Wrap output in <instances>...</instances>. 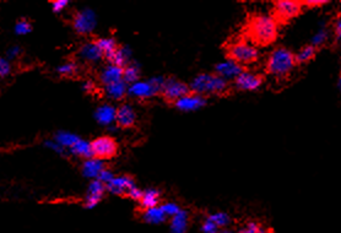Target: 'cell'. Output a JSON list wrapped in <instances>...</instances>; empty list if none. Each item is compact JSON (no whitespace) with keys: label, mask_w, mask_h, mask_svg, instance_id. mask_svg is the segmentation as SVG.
I'll use <instances>...</instances> for the list:
<instances>
[{"label":"cell","mask_w":341,"mask_h":233,"mask_svg":"<svg viewBox=\"0 0 341 233\" xmlns=\"http://www.w3.org/2000/svg\"><path fill=\"white\" fill-rule=\"evenodd\" d=\"M117 117V108L112 107L111 105H103L101 107H98L95 112V118L96 120L102 125H108L116 122Z\"/></svg>","instance_id":"17"},{"label":"cell","mask_w":341,"mask_h":233,"mask_svg":"<svg viewBox=\"0 0 341 233\" xmlns=\"http://www.w3.org/2000/svg\"><path fill=\"white\" fill-rule=\"evenodd\" d=\"M263 84H264V77L260 74H254L246 70L234 80V86L240 91H255L260 89Z\"/></svg>","instance_id":"9"},{"label":"cell","mask_w":341,"mask_h":233,"mask_svg":"<svg viewBox=\"0 0 341 233\" xmlns=\"http://www.w3.org/2000/svg\"><path fill=\"white\" fill-rule=\"evenodd\" d=\"M123 75H124V69L119 68V66L117 65L110 64L102 70L99 79H101V83L103 84L104 86H108V85L123 81Z\"/></svg>","instance_id":"15"},{"label":"cell","mask_w":341,"mask_h":233,"mask_svg":"<svg viewBox=\"0 0 341 233\" xmlns=\"http://www.w3.org/2000/svg\"><path fill=\"white\" fill-rule=\"evenodd\" d=\"M329 38H330V31H329L328 27H325L324 23H322L321 29L313 35L312 39H310V45L316 48L323 47L329 41Z\"/></svg>","instance_id":"25"},{"label":"cell","mask_w":341,"mask_h":233,"mask_svg":"<svg viewBox=\"0 0 341 233\" xmlns=\"http://www.w3.org/2000/svg\"><path fill=\"white\" fill-rule=\"evenodd\" d=\"M113 173H112L111 171H108V169H104V171H102V173L98 175V178L97 179L98 180H101L102 183H104L106 186H107L108 183H110V182L113 179Z\"/></svg>","instance_id":"37"},{"label":"cell","mask_w":341,"mask_h":233,"mask_svg":"<svg viewBox=\"0 0 341 233\" xmlns=\"http://www.w3.org/2000/svg\"><path fill=\"white\" fill-rule=\"evenodd\" d=\"M189 215L187 211L180 210L179 214L172 217L171 220V232L172 233H186L188 229Z\"/></svg>","instance_id":"19"},{"label":"cell","mask_w":341,"mask_h":233,"mask_svg":"<svg viewBox=\"0 0 341 233\" xmlns=\"http://www.w3.org/2000/svg\"><path fill=\"white\" fill-rule=\"evenodd\" d=\"M106 187H107V190H110L112 194L129 196L132 190L137 186H135V180L132 177H129V175H120V177H114Z\"/></svg>","instance_id":"10"},{"label":"cell","mask_w":341,"mask_h":233,"mask_svg":"<svg viewBox=\"0 0 341 233\" xmlns=\"http://www.w3.org/2000/svg\"><path fill=\"white\" fill-rule=\"evenodd\" d=\"M244 31L250 43L265 47L276 41L279 22L273 15H253L247 21Z\"/></svg>","instance_id":"1"},{"label":"cell","mask_w":341,"mask_h":233,"mask_svg":"<svg viewBox=\"0 0 341 233\" xmlns=\"http://www.w3.org/2000/svg\"><path fill=\"white\" fill-rule=\"evenodd\" d=\"M215 71L219 76L225 79L226 81H234L244 71V68L238 63L227 58L215 66Z\"/></svg>","instance_id":"11"},{"label":"cell","mask_w":341,"mask_h":233,"mask_svg":"<svg viewBox=\"0 0 341 233\" xmlns=\"http://www.w3.org/2000/svg\"><path fill=\"white\" fill-rule=\"evenodd\" d=\"M137 122V113L129 105H122L119 108H117L116 123L119 128L129 129L134 126Z\"/></svg>","instance_id":"14"},{"label":"cell","mask_w":341,"mask_h":233,"mask_svg":"<svg viewBox=\"0 0 341 233\" xmlns=\"http://www.w3.org/2000/svg\"><path fill=\"white\" fill-rule=\"evenodd\" d=\"M11 71V66L9 64V62L7 59H3L0 60V75H2V77H7L9 74H10Z\"/></svg>","instance_id":"36"},{"label":"cell","mask_w":341,"mask_h":233,"mask_svg":"<svg viewBox=\"0 0 341 233\" xmlns=\"http://www.w3.org/2000/svg\"><path fill=\"white\" fill-rule=\"evenodd\" d=\"M335 36H336L337 41L341 42V15L335 21Z\"/></svg>","instance_id":"39"},{"label":"cell","mask_w":341,"mask_h":233,"mask_svg":"<svg viewBox=\"0 0 341 233\" xmlns=\"http://www.w3.org/2000/svg\"><path fill=\"white\" fill-rule=\"evenodd\" d=\"M228 90V81L217 74H200L193 79L191 91L197 95H223Z\"/></svg>","instance_id":"3"},{"label":"cell","mask_w":341,"mask_h":233,"mask_svg":"<svg viewBox=\"0 0 341 233\" xmlns=\"http://www.w3.org/2000/svg\"><path fill=\"white\" fill-rule=\"evenodd\" d=\"M79 140H80L79 136H76L75 134H70V133H58V134L56 135L57 144H59L60 146L63 147H69V149H71V147Z\"/></svg>","instance_id":"27"},{"label":"cell","mask_w":341,"mask_h":233,"mask_svg":"<svg viewBox=\"0 0 341 233\" xmlns=\"http://www.w3.org/2000/svg\"><path fill=\"white\" fill-rule=\"evenodd\" d=\"M107 190L104 183H102L101 180L95 179L91 182L90 184L89 190H87V195L85 199V208L87 209H93L96 205L101 201V199L103 198L104 192Z\"/></svg>","instance_id":"13"},{"label":"cell","mask_w":341,"mask_h":233,"mask_svg":"<svg viewBox=\"0 0 341 233\" xmlns=\"http://www.w3.org/2000/svg\"><path fill=\"white\" fill-rule=\"evenodd\" d=\"M220 233H234V232L230 228H222L221 231H220Z\"/></svg>","instance_id":"42"},{"label":"cell","mask_w":341,"mask_h":233,"mask_svg":"<svg viewBox=\"0 0 341 233\" xmlns=\"http://www.w3.org/2000/svg\"><path fill=\"white\" fill-rule=\"evenodd\" d=\"M68 4H69L68 0H54V2H52V9L54 13L58 14L62 10H64Z\"/></svg>","instance_id":"35"},{"label":"cell","mask_w":341,"mask_h":233,"mask_svg":"<svg viewBox=\"0 0 341 233\" xmlns=\"http://www.w3.org/2000/svg\"><path fill=\"white\" fill-rule=\"evenodd\" d=\"M206 97L197 95L194 92H191L180 99H178L174 106H176L178 110L183 112H193L203 108L204 106H206Z\"/></svg>","instance_id":"12"},{"label":"cell","mask_w":341,"mask_h":233,"mask_svg":"<svg viewBox=\"0 0 341 233\" xmlns=\"http://www.w3.org/2000/svg\"><path fill=\"white\" fill-rule=\"evenodd\" d=\"M207 219H210L213 222H215L219 228H227V226L231 223V217L230 215L226 213H215L211 214L207 216Z\"/></svg>","instance_id":"29"},{"label":"cell","mask_w":341,"mask_h":233,"mask_svg":"<svg viewBox=\"0 0 341 233\" xmlns=\"http://www.w3.org/2000/svg\"><path fill=\"white\" fill-rule=\"evenodd\" d=\"M143 219L146 223H151V225H159V223L165 222L167 219V215L164 213L161 206L145 210L143 214Z\"/></svg>","instance_id":"23"},{"label":"cell","mask_w":341,"mask_h":233,"mask_svg":"<svg viewBox=\"0 0 341 233\" xmlns=\"http://www.w3.org/2000/svg\"><path fill=\"white\" fill-rule=\"evenodd\" d=\"M258 233H270V231H269V229H267V228H263V227H261V228L259 229V232H258Z\"/></svg>","instance_id":"43"},{"label":"cell","mask_w":341,"mask_h":233,"mask_svg":"<svg viewBox=\"0 0 341 233\" xmlns=\"http://www.w3.org/2000/svg\"><path fill=\"white\" fill-rule=\"evenodd\" d=\"M106 167L103 162L97 159L86 160L83 166V174L87 178H98V175L104 171Z\"/></svg>","instance_id":"18"},{"label":"cell","mask_w":341,"mask_h":233,"mask_svg":"<svg viewBox=\"0 0 341 233\" xmlns=\"http://www.w3.org/2000/svg\"><path fill=\"white\" fill-rule=\"evenodd\" d=\"M161 209L164 210V213L167 215V216H176L177 214L180 213V209L178 206L177 204H174V202H167V204L165 205H161Z\"/></svg>","instance_id":"32"},{"label":"cell","mask_w":341,"mask_h":233,"mask_svg":"<svg viewBox=\"0 0 341 233\" xmlns=\"http://www.w3.org/2000/svg\"><path fill=\"white\" fill-rule=\"evenodd\" d=\"M96 26V16L91 10H83L74 15L72 27L80 35H89Z\"/></svg>","instance_id":"8"},{"label":"cell","mask_w":341,"mask_h":233,"mask_svg":"<svg viewBox=\"0 0 341 233\" xmlns=\"http://www.w3.org/2000/svg\"><path fill=\"white\" fill-rule=\"evenodd\" d=\"M317 54V48L313 47V45H306V47H303L300 52L296 53V62H297V64H307V63H309L310 60L314 59Z\"/></svg>","instance_id":"26"},{"label":"cell","mask_w":341,"mask_h":233,"mask_svg":"<svg viewBox=\"0 0 341 233\" xmlns=\"http://www.w3.org/2000/svg\"><path fill=\"white\" fill-rule=\"evenodd\" d=\"M297 65L296 62V54H294L287 48L279 47L275 48L269 54V58L267 60V72L277 79L287 77L291 74L295 66Z\"/></svg>","instance_id":"2"},{"label":"cell","mask_w":341,"mask_h":233,"mask_svg":"<svg viewBox=\"0 0 341 233\" xmlns=\"http://www.w3.org/2000/svg\"><path fill=\"white\" fill-rule=\"evenodd\" d=\"M77 71V65L76 63L74 62H69L63 64L62 66L58 68V72L62 76H72V75L76 74Z\"/></svg>","instance_id":"30"},{"label":"cell","mask_w":341,"mask_h":233,"mask_svg":"<svg viewBox=\"0 0 341 233\" xmlns=\"http://www.w3.org/2000/svg\"><path fill=\"white\" fill-rule=\"evenodd\" d=\"M201 231H203V233H220V228L215 222H213V221L206 217V220L201 225Z\"/></svg>","instance_id":"33"},{"label":"cell","mask_w":341,"mask_h":233,"mask_svg":"<svg viewBox=\"0 0 341 233\" xmlns=\"http://www.w3.org/2000/svg\"><path fill=\"white\" fill-rule=\"evenodd\" d=\"M31 31H32V25L25 19H21L19 22L16 23V26H15V32H16L17 35H26V33H30Z\"/></svg>","instance_id":"31"},{"label":"cell","mask_w":341,"mask_h":233,"mask_svg":"<svg viewBox=\"0 0 341 233\" xmlns=\"http://www.w3.org/2000/svg\"><path fill=\"white\" fill-rule=\"evenodd\" d=\"M301 2H295V0H279L274 3L273 16L275 17L277 22H287L294 17L298 16L302 10Z\"/></svg>","instance_id":"6"},{"label":"cell","mask_w":341,"mask_h":233,"mask_svg":"<svg viewBox=\"0 0 341 233\" xmlns=\"http://www.w3.org/2000/svg\"><path fill=\"white\" fill-rule=\"evenodd\" d=\"M95 43L99 48V50H101L103 57L108 60V62H111V60L113 59V57L116 56L117 52L119 50L118 44H117L116 39L113 38H98L96 39Z\"/></svg>","instance_id":"16"},{"label":"cell","mask_w":341,"mask_h":233,"mask_svg":"<svg viewBox=\"0 0 341 233\" xmlns=\"http://www.w3.org/2000/svg\"><path fill=\"white\" fill-rule=\"evenodd\" d=\"M70 151L74 153V155L83 157V159H85V160L93 159L91 143H87V141L83 140V139H80V140L71 147Z\"/></svg>","instance_id":"24"},{"label":"cell","mask_w":341,"mask_h":233,"mask_svg":"<svg viewBox=\"0 0 341 233\" xmlns=\"http://www.w3.org/2000/svg\"><path fill=\"white\" fill-rule=\"evenodd\" d=\"M80 57L81 58L89 60V62H96V60L101 59L102 57H103V54H102L99 48L96 45L95 41H93L90 42V43L81 45Z\"/></svg>","instance_id":"20"},{"label":"cell","mask_w":341,"mask_h":233,"mask_svg":"<svg viewBox=\"0 0 341 233\" xmlns=\"http://www.w3.org/2000/svg\"><path fill=\"white\" fill-rule=\"evenodd\" d=\"M227 57L228 59L243 66L255 63L260 57V53L248 39H237L227 45Z\"/></svg>","instance_id":"4"},{"label":"cell","mask_w":341,"mask_h":233,"mask_svg":"<svg viewBox=\"0 0 341 233\" xmlns=\"http://www.w3.org/2000/svg\"><path fill=\"white\" fill-rule=\"evenodd\" d=\"M303 5H307L308 8H319L322 7V5H325L328 4L327 0H308V2H303L302 3Z\"/></svg>","instance_id":"38"},{"label":"cell","mask_w":341,"mask_h":233,"mask_svg":"<svg viewBox=\"0 0 341 233\" xmlns=\"http://www.w3.org/2000/svg\"><path fill=\"white\" fill-rule=\"evenodd\" d=\"M20 52H21V49L19 47H14L13 49L9 50V57H10V58H15V57L19 56Z\"/></svg>","instance_id":"40"},{"label":"cell","mask_w":341,"mask_h":233,"mask_svg":"<svg viewBox=\"0 0 341 233\" xmlns=\"http://www.w3.org/2000/svg\"><path fill=\"white\" fill-rule=\"evenodd\" d=\"M93 159L111 160L118 153V144L112 136H99L91 141Z\"/></svg>","instance_id":"5"},{"label":"cell","mask_w":341,"mask_h":233,"mask_svg":"<svg viewBox=\"0 0 341 233\" xmlns=\"http://www.w3.org/2000/svg\"><path fill=\"white\" fill-rule=\"evenodd\" d=\"M140 202V208L143 210H149V209L152 208H158L159 202H160V192L156 189H147L144 192L143 198Z\"/></svg>","instance_id":"22"},{"label":"cell","mask_w":341,"mask_h":233,"mask_svg":"<svg viewBox=\"0 0 341 233\" xmlns=\"http://www.w3.org/2000/svg\"><path fill=\"white\" fill-rule=\"evenodd\" d=\"M337 89H339V91L341 92V75L339 76V80H337Z\"/></svg>","instance_id":"44"},{"label":"cell","mask_w":341,"mask_h":233,"mask_svg":"<svg viewBox=\"0 0 341 233\" xmlns=\"http://www.w3.org/2000/svg\"><path fill=\"white\" fill-rule=\"evenodd\" d=\"M129 87L126 86L124 81H119V83L112 84L106 86V93H107L108 97H111L114 101H120V99L124 98V96L128 92Z\"/></svg>","instance_id":"21"},{"label":"cell","mask_w":341,"mask_h":233,"mask_svg":"<svg viewBox=\"0 0 341 233\" xmlns=\"http://www.w3.org/2000/svg\"><path fill=\"white\" fill-rule=\"evenodd\" d=\"M191 92V86H188L187 84L176 80V79H167L165 81L161 95L166 102L174 105L178 99H180Z\"/></svg>","instance_id":"7"},{"label":"cell","mask_w":341,"mask_h":233,"mask_svg":"<svg viewBox=\"0 0 341 233\" xmlns=\"http://www.w3.org/2000/svg\"><path fill=\"white\" fill-rule=\"evenodd\" d=\"M260 228L261 227L256 222H248L238 231V233H258Z\"/></svg>","instance_id":"34"},{"label":"cell","mask_w":341,"mask_h":233,"mask_svg":"<svg viewBox=\"0 0 341 233\" xmlns=\"http://www.w3.org/2000/svg\"><path fill=\"white\" fill-rule=\"evenodd\" d=\"M139 76H140V70L138 66L135 65H128L124 68V75H123V81L125 84L134 85L138 83Z\"/></svg>","instance_id":"28"},{"label":"cell","mask_w":341,"mask_h":233,"mask_svg":"<svg viewBox=\"0 0 341 233\" xmlns=\"http://www.w3.org/2000/svg\"><path fill=\"white\" fill-rule=\"evenodd\" d=\"M84 89H85V91H87V92H91V91L93 90V84L92 83H86L85 85H84Z\"/></svg>","instance_id":"41"}]
</instances>
